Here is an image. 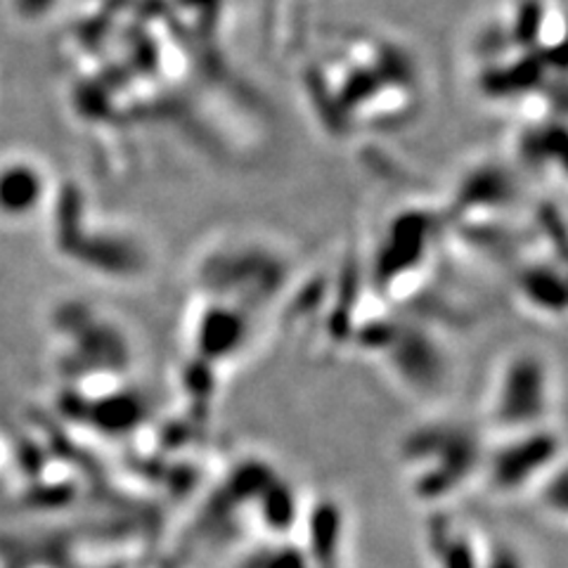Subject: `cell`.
Listing matches in <instances>:
<instances>
[{
    "mask_svg": "<svg viewBox=\"0 0 568 568\" xmlns=\"http://www.w3.org/2000/svg\"><path fill=\"white\" fill-rule=\"evenodd\" d=\"M432 568H481L484 542L476 532L446 511H434L424 536Z\"/></svg>",
    "mask_w": 568,
    "mask_h": 568,
    "instance_id": "4",
    "label": "cell"
},
{
    "mask_svg": "<svg viewBox=\"0 0 568 568\" xmlns=\"http://www.w3.org/2000/svg\"><path fill=\"white\" fill-rule=\"evenodd\" d=\"M495 438V446L484 453L481 476L497 493L517 495L538 488L564 462L561 434L552 426Z\"/></svg>",
    "mask_w": 568,
    "mask_h": 568,
    "instance_id": "3",
    "label": "cell"
},
{
    "mask_svg": "<svg viewBox=\"0 0 568 568\" xmlns=\"http://www.w3.org/2000/svg\"><path fill=\"white\" fill-rule=\"evenodd\" d=\"M481 568H530V564L519 547L497 540L484 542Z\"/></svg>",
    "mask_w": 568,
    "mask_h": 568,
    "instance_id": "5",
    "label": "cell"
},
{
    "mask_svg": "<svg viewBox=\"0 0 568 568\" xmlns=\"http://www.w3.org/2000/svg\"><path fill=\"white\" fill-rule=\"evenodd\" d=\"M484 443L457 422H429L407 432L400 443L405 486L424 505H443L484 467Z\"/></svg>",
    "mask_w": 568,
    "mask_h": 568,
    "instance_id": "1",
    "label": "cell"
},
{
    "mask_svg": "<svg viewBox=\"0 0 568 568\" xmlns=\"http://www.w3.org/2000/svg\"><path fill=\"white\" fill-rule=\"evenodd\" d=\"M555 377L545 355L517 351L495 369L488 390V422L495 436L521 434L549 426Z\"/></svg>",
    "mask_w": 568,
    "mask_h": 568,
    "instance_id": "2",
    "label": "cell"
}]
</instances>
